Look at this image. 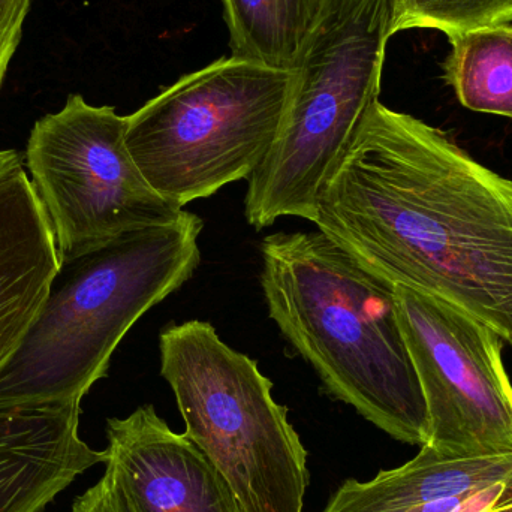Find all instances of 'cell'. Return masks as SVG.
<instances>
[{"instance_id":"cell-19","label":"cell","mask_w":512,"mask_h":512,"mask_svg":"<svg viewBox=\"0 0 512 512\" xmlns=\"http://www.w3.org/2000/svg\"><path fill=\"white\" fill-rule=\"evenodd\" d=\"M20 162V156L14 150H0V174L5 173L9 168L15 167Z\"/></svg>"},{"instance_id":"cell-13","label":"cell","mask_w":512,"mask_h":512,"mask_svg":"<svg viewBox=\"0 0 512 512\" xmlns=\"http://www.w3.org/2000/svg\"><path fill=\"white\" fill-rule=\"evenodd\" d=\"M233 56L295 71L327 0H221Z\"/></svg>"},{"instance_id":"cell-12","label":"cell","mask_w":512,"mask_h":512,"mask_svg":"<svg viewBox=\"0 0 512 512\" xmlns=\"http://www.w3.org/2000/svg\"><path fill=\"white\" fill-rule=\"evenodd\" d=\"M511 481L512 453L447 456L423 445L399 468L345 481L322 512H390Z\"/></svg>"},{"instance_id":"cell-17","label":"cell","mask_w":512,"mask_h":512,"mask_svg":"<svg viewBox=\"0 0 512 512\" xmlns=\"http://www.w3.org/2000/svg\"><path fill=\"white\" fill-rule=\"evenodd\" d=\"M32 0H0V87L20 45Z\"/></svg>"},{"instance_id":"cell-2","label":"cell","mask_w":512,"mask_h":512,"mask_svg":"<svg viewBox=\"0 0 512 512\" xmlns=\"http://www.w3.org/2000/svg\"><path fill=\"white\" fill-rule=\"evenodd\" d=\"M268 316L325 390L403 444L429 415L397 312L396 286L316 228L261 243Z\"/></svg>"},{"instance_id":"cell-15","label":"cell","mask_w":512,"mask_h":512,"mask_svg":"<svg viewBox=\"0 0 512 512\" xmlns=\"http://www.w3.org/2000/svg\"><path fill=\"white\" fill-rule=\"evenodd\" d=\"M512 23V0H394V35L433 29L451 36L490 24Z\"/></svg>"},{"instance_id":"cell-10","label":"cell","mask_w":512,"mask_h":512,"mask_svg":"<svg viewBox=\"0 0 512 512\" xmlns=\"http://www.w3.org/2000/svg\"><path fill=\"white\" fill-rule=\"evenodd\" d=\"M81 403L0 408V512H41L108 462L80 438Z\"/></svg>"},{"instance_id":"cell-4","label":"cell","mask_w":512,"mask_h":512,"mask_svg":"<svg viewBox=\"0 0 512 512\" xmlns=\"http://www.w3.org/2000/svg\"><path fill=\"white\" fill-rule=\"evenodd\" d=\"M394 0H327L300 62L285 122L251 179L249 225L315 221L319 197L379 101Z\"/></svg>"},{"instance_id":"cell-16","label":"cell","mask_w":512,"mask_h":512,"mask_svg":"<svg viewBox=\"0 0 512 512\" xmlns=\"http://www.w3.org/2000/svg\"><path fill=\"white\" fill-rule=\"evenodd\" d=\"M390 512H512V481Z\"/></svg>"},{"instance_id":"cell-18","label":"cell","mask_w":512,"mask_h":512,"mask_svg":"<svg viewBox=\"0 0 512 512\" xmlns=\"http://www.w3.org/2000/svg\"><path fill=\"white\" fill-rule=\"evenodd\" d=\"M72 512H131L111 472L105 468L101 480L78 496Z\"/></svg>"},{"instance_id":"cell-5","label":"cell","mask_w":512,"mask_h":512,"mask_svg":"<svg viewBox=\"0 0 512 512\" xmlns=\"http://www.w3.org/2000/svg\"><path fill=\"white\" fill-rule=\"evenodd\" d=\"M295 71L231 56L126 116V146L147 182L183 210L249 180L285 122Z\"/></svg>"},{"instance_id":"cell-3","label":"cell","mask_w":512,"mask_h":512,"mask_svg":"<svg viewBox=\"0 0 512 512\" xmlns=\"http://www.w3.org/2000/svg\"><path fill=\"white\" fill-rule=\"evenodd\" d=\"M203 228L185 210L60 259L38 316L0 369V408L81 403L135 322L194 276Z\"/></svg>"},{"instance_id":"cell-1","label":"cell","mask_w":512,"mask_h":512,"mask_svg":"<svg viewBox=\"0 0 512 512\" xmlns=\"http://www.w3.org/2000/svg\"><path fill=\"white\" fill-rule=\"evenodd\" d=\"M313 224L373 273L460 307L512 346V180L445 132L376 102Z\"/></svg>"},{"instance_id":"cell-8","label":"cell","mask_w":512,"mask_h":512,"mask_svg":"<svg viewBox=\"0 0 512 512\" xmlns=\"http://www.w3.org/2000/svg\"><path fill=\"white\" fill-rule=\"evenodd\" d=\"M394 286L429 415L424 445L447 456L512 453V384L502 337L454 304Z\"/></svg>"},{"instance_id":"cell-14","label":"cell","mask_w":512,"mask_h":512,"mask_svg":"<svg viewBox=\"0 0 512 512\" xmlns=\"http://www.w3.org/2000/svg\"><path fill=\"white\" fill-rule=\"evenodd\" d=\"M448 41L444 77L460 104L512 119V23L462 30Z\"/></svg>"},{"instance_id":"cell-11","label":"cell","mask_w":512,"mask_h":512,"mask_svg":"<svg viewBox=\"0 0 512 512\" xmlns=\"http://www.w3.org/2000/svg\"><path fill=\"white\" fill-rule=\"evenodd\" d=\"M59 267L53 228L20 162L0 174V369L23 342Z\"/></svg>"},{"instance_id":"cell-7","label":"cell","mask_w":512,"mask_h":512,"mask_svg":"<svg viewBox=\"0 0 512 512\" xmlns=\"http://www.w3.org/2000/svg\"><path fill=\"white\" fill-rule=\"evenodd\" d=\"M126 126L116 108L69 95L59 113L42 117L30 132L27 168L60 259L185 213L147 182L126 146Z\"/></svg>"},{"instance_id":"cell-6","label":"cell","mask_w":512,"mask_h":512,"mask_svg":"<svg viewBox=\"0 0 512 512\" xmlns=\"http://www.w3.org/2000/svg\"><path fill=\"white\" fill-rule=\"evenodd\" d=\"M159 351L185 435L224 475L243 512H303L307 451L256 361L198 319L165 328Z\"/></svg>"},{"instance_id":"cell-9","label":"cell","mask_w":512,"mask_h":512,"mask_svg":"<svg viewBox=\"0 0 512 512\" xmlns=\"http://www.w3.org/2000/svg\"><path fill=\"white\" fill-rule=\"evenodd\" d=\"M108 462L131 512H243L224 475L153 405L107 423Z\"/></svg>"}]
</instances>
